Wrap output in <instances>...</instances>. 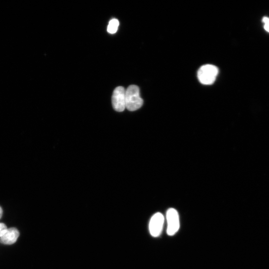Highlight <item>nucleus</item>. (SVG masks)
Instances as JSON below:
<instances>
[{
  "label": "nucleus",
  "mask_w": 269,
  "mask_h": 269,
  "mask_svg": "<svg viewBox=\"0 0 269 269\" xmlns=\"http://www.w3.org/2000/svg\"><path fill=\"white\" fill-rule=\"evenodd\" d=\"M219 73V68L212 64L202 66L197 72V78L204 85H211L216 80Z\"/></svg>",
  "instance_id": "nucleus-2"
},
{
  "label": "nucleus",
  "mask_w": 269,
  "mask_h": 269,
  "mask_svg": "<svg viewBox=\"0 0 269 269\" xmlns=\"http://www.w3.org/2000/svg\"><path fill=\"white\" fill-rule=\"evenodd\" d=\"M263 22L266 24L269 23V17H264L263 19Z\"/></svg>",
  "instance_id": "nucleus-9"
},
{
  "label": "nucleus",
  "mask_w": 269,
  "mask_h": 269,
  "mask_svg": "<svg viewBox=\"0 0 269 269\" xmlns=\"http://www.w3.org/2000/svg\"><path fill=\"white\" fill-rule=\"evenodd\" d=\"M165 220L163 214L160 212H157L153 215L149 226L152 237L157 238L160 236L163 230Z\"/></svg>",
  "instance_id": "nucleus-4"
},
{
  "label": "nucleus",
  "mask_w": 269,
  "mask_h": 269,
  "mask_svg": "<svg viewBox=\"0 0 269 269\" xmlns=\"http://www.w3.org/2000/svg\"><path fill=\"white\" fill-rule=\"evenodd\" d=\"M126 90L123 87L116 88L112 97L113 107L115 111L122 112L126 109Z\"/></svg>",
  "instance_id": "nucleus-5"
},
{
  "label": "nucleus",
  "mask_w": 269,
  "mask_h": 269,
  "mask_svg": "<svg viewBox=\"0 0 269 269\" xmlns=\"http://www.w3.org/2000/svg\"><path fill=\"white\" fill-rule=\"evenodd\" d=\"M19 236V230L16 228L12 227L8 228L4 236L0 239L3 244L12 245L16 242Z\"/></svg>",
  "instance_id": "nucleus-6"
},
{
  "label": "nucleus",
  "mask_w": 269,
  "mask_h": 269,
  "mask_svg": "<svg viewBox=\"0 0 269 269\" xmlns=\"http://www.w3.org/2000/svg\"><path fill=\"white\" fill-rule=\"evenodd\" d=\"M264 29L267 32H269V23L265 24Z\"/></svg>",
  "instance_id": "nucleus-10"
},
{
  "label": "nucleus",
  "mask_w": 269,
  "mask_h": 269,
  "mask_svg": "<svg viewBox=\"0 0 269 269\" xmlns=\"http://www.w3.org/2000/svg\"><path fill=\"white\" fill-rule=\"evenodd\" d=\"M126 109L130 111H136L142 106L143 100L140 95L138 86L135 85L129 86L126 90Z\"/></svg>",
  "instance_id": "nucleus-1"
},
{
  "label": "nucleus",
  "mask_w": 269,
  "mask_h": 269,
  "mask_svg": "<svg viewBox=\"0 0 269 269\" xmlns=\"http://www.w3.org/2000/svg\"><path fill=\"white\" fill-rule=\"evenodd\" d=\"M119 26V22L118 20L116 19H112L107 27V32L110 33L114 34L117 32Z\"/></svg>",
  "instance_id": "nucleus-7"
},
{
  "label": "nucleus",
  "mask_w": 269,
  "mask_h": 269,
  "mask_svg": "<svg viewBox=\"0 0 269 269\" xmlns=\"http://www.w3.org/2000/svg\"><path fill=\"white\" fill-rule=\"evenodd\" d=\"M165 220L167 221V233L170 237L174 236L180 228V220L177 211L174 208H169L166 212Z\"/></svg>",
  "instance_id": "nucleus-3"
},
{
  "label": "nucleus",
  "mask_w": 269,
  "mask_h": 269,
  "mask_svg": "<svg viewBox=\"0 0 269 269\" xmlns=\"http://www.w3.org/2000/svg\"><path fill=\"white\" fill-rule=\"evenodd\" d=\"M7 229L8 228L4 223H0V238L4 236Z\"/></svg>",
  "instance_id": "nucleus-8"
},
{
  "label": "nucleus",
  "mask_w": 269,
  "mask_h": 269,
  "mask_svg": "<svg viewBox=\"0 0 269 269\" xmlns=\"http://www.w3.org/2000/svg\"><path fill=\"white\" fill-rule=\"evenodd\" d=\"M3 215V210L1 206H0V219H1Z\"/></svg>",
  "instance_id": "nucleus-11"
}]
</instances>
